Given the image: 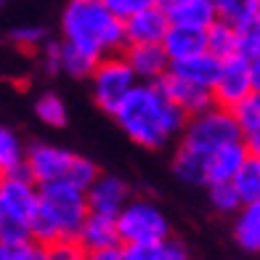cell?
<instances>
[{"label":"cell","mask_w":260,"mask_h":260,"mask_svg":"<svg viewBox=\"0 0 260 260\" xmlns=\"http://www.w3.org/2000/svg\"><path fill=\"white\" fill-rule=\"evenodd\" d=\"M114 120L133 144L144 149H162L170 138L183 136L188 117L165 99L157 85L138 82L120 104Z\"/></svg>","instance_id":"cell-1"},{"label":"cell","mask_w":260,"mask_h":260,"mask_svg":"<svg viewBox=\"0 0 260 260\" xmlns=\"http://www.w3.org/2000/svg\"><path fill=\"white\" fill-rule=\"evenodd\" d=\"M61 43L101 61L104 56L125 51V27L109 14L104 0H67L61 11Z\"/></svg>","instance_id":"cell-2"},{"label":"cell","mask_w":260,"mask_h":260,"mask_svg":"<svg viewBox=\"0 0 260 260\" xmlns=\"http://www.w3.org/2000/svg\"><path fill=\"white\" fill-rule=\"evenodd\" d=\"M88 215L90 212L85 202V191H80L69 183L43 186L35 215L29 220V236L32 242L45 247L61 239H77Z\"/></svg>","instance_id":"cell-3"},{"label":"cell","mask_w":260,"mask_h":260,"mask_svg":"<svg viewBox=\"0 0 260 260\" xmlns=\"http://www.w3.org/2000/svg\"><path fill=\"white\" fill-rule=\"evenodd\" d=\"M236 141H242V130L236 125L234 114L229 109L212 106V109L197 114V117H188L183 136H181V146L191 149L207 159L210 154L220 151L223 146L236 144Z\"/></svg>","instance_id":"cell-4"},{"label":"cell","mask_w":260,"mask_h":260,"mask_svg":"<svg viewBox=\"0 0 260 260\" xmlns=\"http://www.w3.org/2000/svg\"><path fill=\"white\" fill-rule=\"evenodd\" d=\"M117 231L125 244H162L170 239V223L165 212L144 197H133L117 215Z\"/></svg>","instance_id":"cell-5"},{"label":"cell","mask_w":260,"mask_h":260,"mask_svg":"<svg viewBox=\"0 0 260 260\" xmlns=\"http://www.w3.org/2000/svg\"><path fill=\"white\" fill-rule=\"evenodd\" d=\"M90 85H93V101H96V106L101 112L114 117L120 104L138 85V80L133 75V69L127 67V61L122 58V53H114V56H104L96 64V69L90 75Z\"/></svg>","instance_id":"cell-6"},{"label":"cell","mask_w":260,"mask_h":260,"mask_svg":"<svg viewBox=\"0 0 260 260\" xmlns=\"http://www.w3.org/2000/svg\"><path fill=\"white\" fill-rule=\"evenodd\" d=\"M75 157L77 154L69 149L35 141V144L27 146L24 168L29 173V178L38 183V188H43V186H53V183H67Z\"/></svg>","instance_id":"cell-7"},{"label":"cell","mask_w":260,"mask_h":260,"mask_svg":"<svg viewBox=\"0 0 260 260\" xmlns=\"http://www.w3.org/2000/svg\"><path fill=\"white\" fill-rule=\"evenodd\" d=\"M212 104L220 106V109H234L239 106L247 96H252V80H250V67H247L244 58L234 56L229 61H223L220 75L212 85Z\"/></svg>","instance_id":"cell-8"},{"label":"cell","mask_w":260,"mask_h":260,"mask_svg":"<svg viewBox=\"0 0 260 260\" xmlns=\"http://www.w3.org/2000/svg\"><path fill=\"white\" fill-rule=\"evenodd\" d=\"M130 199L133 197H130L127 183L112 173H101L96 178V183L85 191V202H88L90 215H101V218H112V220H117V215L125 210V205Z\"/></svg>","instance_id":"cell-9"},{"label":"cell","mask_w":260,"mask_h":260,"mask_svg":"<svg viewBox=\"0 0 260 260\" xmlns=\"http://www.w3.org/2000/svg\"><path fill=\"white\" fill-rule=\"evenodd\" d=\"M154 85L162 90V96L168 99L173 106H178V109L186 114V117H197L207 109H212V93L207 88H199V85H191V82H186L175 75H165L159 82Z\"/></svg>","instance_id":"cell-10"},{"label":"cell","mask_w":260,"mask_h":260,"mask_svg":"<svg viewBox=\"0 0 260 260\" xmlns=\"http://www.w3.org/2000/svg\"><path fill=\"white\" fill-rule=\"evenodd\" d=\"M125 48L127 45H162L165 35L170 29V19L165 14V8L157 3L146 11H141L138 16L125 21Z\"/></svg>","instance_id":"cell-11"},{"label":"cell","mask_w":260,"mask_h":260,"mask_svg":"<svg viewBox=\"0 0 260 260\" xmlns=\"http://www.w3.org/2000/svg\"><path fill=\"white\" fill-rule=\"evenodd\" d=\"M122 58L133 69L136 80L146 85H154L170 72V58L162 45H127L122 51Z\"/></svg>","instance_id":"cell-12"},{"label":"cell","mask_w":260,"mask_h":260,"mask_svg":"<svg viewBox=\"0 0 260 260\" xmlns=\"http://www.w3.org/2000/svg\"><path fill=\"white\" fill-rule=\"evenodd\" d=\"M250 159V149L244 141H236L231 146H223L220 151L207 157L205 165V186H220V183H234L236 173L242 165Z\"/></svg>","instance_id":"cell-13"},{"label":"cell","mask_w":260,"mask_h":260,"mask_svg":"<svg viewBox=\"0 0 260 260\" xmlns=\"http://www.w3.org/2000/svg\"><path fill=\"white\" fill-rule=\"evenodd\" d=\"M170 24L191 27V29H210L218 21L215 3L212 0H178V3L162 6Z\"/></svg>","instance_id":"cell-14"},{"label":"cell","mask_w":260,"mask_h":260,"mask_svg":"<svg viewBox=\"0 0 260 260\" xmlns=\"http://www.w3.org/2000/svg\"><path fill=\"white\" fill-rule=\"evenodd\" d=\"M220 67L223 61H218L212 53H199V56H191V58H183V61H170V75L181 77L191 85H199V88H207L212 90L215 80L220 75Z\"/></svg>","instance_id":"cell-15"},{"label":"cell","mask_w":260,"mask_h":260,"mask_svg":"<svg viewBox=\"0 0 260 260\" xmlns=\"http://www.w3.org/2000/svg\"><path fill=\"white\" fill-rule=\"evenodd\" d=\"M162 48L170 61H183L207 51V29H191V27H178L170 24L168 35L162 40Z\"/></svg>","instance_id":"cell-16"},{"label":"cell","mask_w":260,"mask_h":260,"mask_svg":"<svg viewBox=\"0 0 260 260\" xmlns=\"http://www.w3.org/2000/svg\"><path fill=\"white\" fill-rule=\"evenodd\" d=\"M77 242L85 247V252H99V250H112V247H122L120 231H117V220L101 218V215H88L85 226H82Z\"/></svg>","instance_id":"cell-17"},{"label":"cell","mask_w":260,"mask_h":260,"mask_svg":"<svg viewBox=\"0 0 260 260\" xmlns=\"http://www.w3.org/2000/svg\"><path fill=\"white\" fill-rule=\"evenodd\" d=\"M234 239L244 252H260V205H242L234 215Z\"/></svg>","instance_id":"cell-18"},{"label":"cell","mask_w":260,"mask_h":260,"mask_svg":"<svg viewBox=\"0 0 260 260\" xmlns=\"http://www.w3.org/2000/svg\"><path fill=\"white\" fill-rule=\"evenodd\" d=\"M218 21L234 29H244L257 21L260 16V0H215Z\"/></svg>","instance_id":"cell-19"},{"label":"cell","mask_w":260,"mask_h":260,"mask_svg":"<svg viewBox=\"0 0 260 260\" xmlns=\"http://www.w3.org/2000/svg\"><path fill=\"white\" fill-rule=\"evenodd\" d=\"M27 146L11 127L0 125V175H11L24 168Z\"/></svg>","instance_id":"cell-20"},{"label":"cell","mask_w":260,"mask_h":260,"mask_svg":"<svg viewBox=\"0 0 260 260\" xmlns=\"http://www.w3.org/2000/svg\"><path fill=\"white\" fill-rule=\"evenodd\" d=\"M236 51H239V32L223 21H215L207 29V53H212L218 61H229L236 56Z\"/></svg>","instance_id":"cell-21"},{"label":"cell","mask_w":260,"mask_h":260,"mask_svg":"<svg viewBox=\"0 0 260 260\" xmlns=\"http://www.w3.org/2000/svg\"><path fill=\"white\" fill-rule=\"evenodd\" d=\"M205 165H207V159L202 154H197V151L178 144V151L173 154V173L178 175V181L191 183V186L205 183Z\"/></svg>","instance_id":"cell-22"},{"label":"cell","mask_w":260,"mask_h":260,"mask_svg":"<svg viewBox=\"0 0 260 260\" xmlns=\"http://www.w3.org/2000/svg\"><path fill=\"white\" fill-rule=\"evenodd\" d=\"M234 188L239 194L242 205H260V159L250 154L242 165V170L234 178Z\"/></svg>","instance_id":"cell-23"},{"label":"cell","mask_w":260,"mask_h":260,"mask_svg":"<svg viewBox=\"0 0 260 260\" xmlns=\"http://www.w3.org/2000/svg\"><path fill=\"white\" fill-rule=\"evenodd\" d=\"M96 64H99V58H93L90 53L61 43V72L64 75L75 77V80H90Z\"/></svg>","instance_id":"cell-24"},{"label":"cell","mask_w":260,"mask_h":260,"mask_svg":"<svg viewBox=\"0 0 260 260\" xmlns=\"http://www.w3.org/2000/svg\"><path fill=\"white\" fill-rule=\"evenodd\" d=\"M29 239V220H24L0 202V242H6L8 247H19Z\"/></svg>","instance_id":"cell-25"},{"label":"cell","mask_w":260,"mask_h":260,"mask_svg":"<svg viewBox=\"0 0 260 260\" xmlns=\"http://www.w3.org/2000/svg\"><path fill=\"white\" fill-rule=\"evenodd\" d=\"M35 114H38V120L48 127H64L67 120H69V112H67V104L61 96H56V93H43V96L35 101Z\"/></svg>","instance_id":"cell-26"},{"label":"cell","mask_w":260,"mask_h":260,"mask_svg":"<svg viewBox=\"0 0 260 260\" xmlns=\"http://www.w3.org/2000/svg\"><path fill=\"white\" fill-rule=\"evenodd\" d=\"M236 125L242 130V138L252 136L260 130V93H252V96H247L239 106H234L231 109Z\"/></svg>","instance_id":"cell-27"},{"label":"cell","mask_w":260,"mask_h":260,"mask_svg":"<svg viewBox=\"0 0 260 260\" xmlns=\"http://www.w3.org/2000/svg\"><path fill=\"white\" fill-rule=\"evenodd\" d=\"M101 175V170H99V165L93 162V159H88V157H75V165H72V170H69V178H67V183L69 186H75V188H80V191H88V188L96 183V178Z\"/></svg>","instance_id":"cell-28"},{"label":"cell","mask_w":260,"mask_h":260,"mask_svg":"<svg viewBox=\"0 0 260 260\" xmlns=\"http://www.w3.org/2000/svg\"><path fill=\"white\" fill-rule=\"evenodd\" d=\"M8 38L16 48L35 51V48H43V45L48 43V32H45V27H40V24H21L16 29H11Z\"/></svg>","instance_id":"cell-29"},{"label":"cell","mask_w":260,"mask_h":260,"mask_svg":"<svg viewBox=\"0 0 260 260\" xmlns=\"http://www.w3.org/2000/svg\"><path fill=\"white\" fill-rule=\"evenodd\" d=\"M210 188V202L218 212H229V215H236L242 210V199L236 194L234 183H220V186H207Z\"/></svg>","instance_id":"cell-30"},{"label":"cell","mask_w":260,"mask_h":260,"mask_svg":"<svg viewBox=\"0 0 260 260\" xmlns=\"http://www.w3.org/2000/svg\"><path fill=\"white\" fill-rule=\"evenodd\" d=\"M157 3H159V0H104V6L109 8V14H112L114 19H120L122 24H125L127 19L138 16L141 11L157 6Z\"/></svg>","instance_id":"cell-31"},{"label":"cell","mask_w":260,"mask_h":260,"mask_svg":"<svg viewBox=\"0 0 260 260\" xmlns=\"http://www.w3.org/2000/svg\"><path fill=\"white\" fill-rule=\"evenodd\" d=\"M48 257L51 260H88V252L77 239H61L48 244Z\"/></svg>","instance_id":"cell-32"},{"label":"cell","mask_w":260,"mask_h":260,"mask_svg":"<svg viewBox=\"0 0 260 260\" xmlns=\"http://www.w3.org/2000/svg\"><path fill=\"white\" fill-rule=\"evenodd\" d=\"M239 32V51H236V56L244 58V61H250L252 56L260 53V29H257V21L244 29H236Z\"/></svg>","instance_id":"cell-33"},{"label":"cell","mask_w":260,"mask_h":260,"mask_svg":"<svg viewBox=\"0 0 260 260\" xmlns=\"http://www.w3.org/2000/svg\"><path fill=\"white\" fill-rule=\"evenodd\" d=\"M157 260H191V257H188L186 244L170 236V239H165V242L159 244V250H157Z\"/></svg>","instance_id":"cell-34"},{"label":"cell","mask_w":260,"mask_h":260,"mask_svg":"<svg viewBox=\"0 0 260 260\" xmlns=\"http://www.w3.org/2000/svg\"><path fill=\"white\" fill-rule=\"evenodd\" d=\"M43 67L48 75H58L61 72V43L48 40L43 45Z\"/></svg>","instance_id":"cell-35"},{"label":"cell","mask_w":260,"mask_h":260,"mask_svg":"<svg viewBox=\"0 0 260 260\" xmlns=\"http://www.w3.org/2000/svg\"><path fill=\"white\" fill-rule=\"evenodd\" d=\"M14 260H51V257H48V247L29 239L24 244L14 247Z\"/></svg>","instance_id":"cell-36"},{"label":"cell","mask_w":260,"mask_h":260,"mask_svg":"<svg viewBox=\"0 0 260 260\" xmlns=\"http://www.w3.org/2000/svg\"><path fill=\"white\" fill-rule=\"evenodd\" d=\"M159 244H125V260H157Z\"/></svg>","instance_id":"cell-37"},{"label":"cell","mask_w":260,"mask_h":260,"mask_svg":"<svg viewBox=\"0 0 260 260\" xmlns=\"http://www.w3.org/2000/svg\"><path fill=\"white\" fill-rule=\"evenodd\" d=\"M88 260H125V252H122V247H112V250L88 252Z\"/></svg>","instance_id":"cell-38"},{"label":"cell","mask_w":260,"mask_h":260,"mask_svg":"<svg viewBox=\"0 0 260 260\" xmlns=\"http://www.w3.org/2000/svg\"><path fill=\"white\" fill-rule=\"evenodd\" d=\"M247 67H250V80H252V93H260V53L252 56L250 61H247Z\"/></svg>","instance_id":"cell-39"},{"label":"cell","mask_w":260,"mask_h":260,"mask_svg":"<svg viewBox=\"0 0 260 260\" xmlns=\"http://www.w3.org/2000/svg\"><path fill=\"white\" fill-rule=\"evenodd\" d=\"M242 141L247 144V149H250V154L260 159V130H257V133H252V136H247V138H242Z\"/></svg>","instance_id":"cell-40"},{"label":"cell","mask_w":260,"mask_h":260,"mask_svg":"<svg viewBox=\"0 0 260 260\" xmlns=\"http://www.w3.org/2000/svg\"><path fill=\"white\" fill-rule=\"evenodd\" d=\"M0 260H14V247H8L6 242H0Z\"/></svg>","instance_id":"cell-41"},{"label":"cell","mask_w":260,"mask_h":260,"mask_svg":"<svg viewBox=\"0 0 260 260\" xmlns=\"http://www.w3.org/2000/svg\"><path fill=\"white\" fill-rule=\"evenodd\" d=\"M257 29H260V16H257Z\"/></svg>","instance_id":"cell-42"},{"label":"cell","mask_w":260,"mask_h":260,"mask_svg":"<svg viewBox=\"0 0 260 260\" xmlns=\"http://www.w3.org/2000/svg\"><path fill=\"white\" fill-rule=\"evenodd\" d=\"M3 3H6V0H0V6H3Z\"/></svg>","instance_id":"cell-43"},{"label":"cell","mask_w":260,"mask_h":260,"mask_svg":"<svg viewBox=\"0 0 260 260\" xmlns=\"http://www.w3.org/2000/svg\"><path fill=\"white\" fill-rule=\"evenodd\" d=\"M0 178H3V175H0Z\"/></svg>","instance_id":"cell-44"},{"label":"cell","mask_w":260,"mask_h":260,"mask_svg":"<svg viewBox=\"0 0 260 260\" xmlns=\"http://www.w3.org/2000/svg\"><path fill=\"white\" fill-rule=\"evenodd\" d=\"M212 3H215V0H212Z\"/></svg>","instance_id":"cell-45"}]
</instances>
